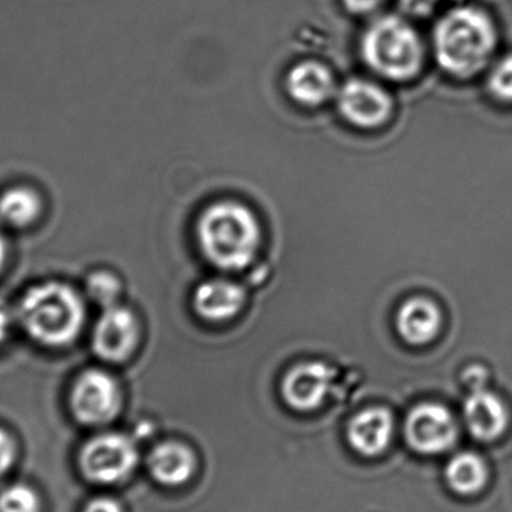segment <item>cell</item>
<instances>
[{
    "mask_svg": "<svg viewBox=\"0 0 512 512\" xmlns=\"http://www.w3.org/2000/svg\"><path fill=\"white\" fill-rule=\"evenodd\" d=\"M498 44L490 15L475 6L448 11L433 30L436 62L448 74L469 78L486 68Z\"/></svg>",
    "mask_w": 512,
    "mask_h": 512,
    "instance_id": "cell-1",
    "label": "cell"
},
{
    "mask_svg": "<svg viewBox=\"0 0 512 512\" xmlns=\"http://www.w3.org/2000/svg\"><path fill=\"white\" fill-rule=\"evenodd\" d=\"M15 319L30 339L48 348L71 345L86 322L80 292L62 282H44L24 292Z\"/></svg>",
    "mask_w": 512,
    "mask_h": 512,
    "instance_id": "cell-2",
    "label": "cell"
},
{
    "mask_svg": "<svg viewBox=\"0 0 512 512\" xmlns=\"http://www.w3.org/2000/svg\"><path fill=\"white\" fill-rule=\"evenodd\" d=\"M198 237L209 261L225 270H240L255 258L258 222L251 210L240 204H215L201 216Z\"/></svg>",
    "mask_w": 512,
    "mask_h": 512,
    "instance_id": "cell-3",
    "label": "cell"
},
{
    "mask_svg": "<svg viewBox=\"0 0 512 512\" xmlns=\"http://www.w3.org/2000/svg\"><path fill=\"white\" fill-rule=\"evenodd\" d=\"M364 62L388 80L405 81L420 72L424 45L417 30L397 15L373 21L361 39Z\"/></svg>",
    "mask_w": 512,
    "mask_h": 512,
    "instance_id": "cell-4",
    "label": "cell"
},
{
    "mask_svg": "<svg viewBox=\"0 0 512 512\" xmlns=\"http://www.w3.org/2000/svg\"><path fill=\"white\" fill-rule=\"evenodd\" d=\"M134 442L119 433L96 436L80 453V468L87 480L116 484L125 480L137 465Z\"/></svg>",
    "mask_w": 512,
    "mask_h": 512,
    "instance_id": "cell-5",
    "label": "cell"
},
{
    "mask_svg": "<svg viewBox=\"0 0 512 512\" xmlns=\"http://www.w3.org/2000/svg\"><path fill=\"white\" fill-rule=\"evenodd\" d=\"M69 403L80 423L101 426L116 417L122 394L113 376L104 370L90 369L75 379Z\"/></svg>",
    "mask_w": 512,
    "mask_h": 512,
    "instance_id": "cell-6",
    "label": "cell"
},
{
    "mask_svg": "<svg viewBox=\"0 0 512 512\" xmlns=\"http://www.w3.org/2000/svg\"><path fill=\"white\" fill-rule=\"evenodd\" d=\"M406 438L418 453H444L456 442V421L444 406L435 403L418 406L406 420Z\"/></svg>",
    "mask_w": 512,
    "mask_h": 512,
    "instance_id": "cell-7",
    "label": "cell"
},
{
    "mask_svg": "<svg viewBox=\"0 0 512 512\" xmlns=\"http://www.w3.org/2000/svg\"><path fill=\"white\" fill-rule=\"evenodd\" d=\"M138 343V324L134 313L125 307H105L93 328V351L102 360L120 363L134 352Z\"/></svg>",
    "mask_w": 512,
    "mask_h": 512,
    "instance_id": "cell-8",
    "label": "cell"
},
{
    "mask_svg": "<svg viewBox=\"0 0 512 512\" xmlns=\"http://www.w3.org/2000/svg\"><path fill=\"white\" fill-rule=\"evenodd\" d=\"M340 113L357 126L373 128L387 120L391 99L384 89L370 81L349 80L339 93Z\"/></svg>",
    "mask_w": 512,
    "mask_h": 512,
    "instance_id": "cell-9",
    "label": "cell"
},
{
    "mask_svg": "<svg viewBox=\"0 0 512 512\" xmlns=\"http://www.w3.org/2000/svg\"><path fill=\"white\" fill-rule=\"evenodd\" d=\"M334 373L327 364H300L283 381V396L292 408L312 411L324 402L330 393Z\"/></svg>",
    "mask_w": 512,
    "mask_h": 512,
    "instance_id": "cell-10",
    "label": "cell"
},
{
    "mask_svg": "<svg viewBox=\"0 0 512 512\" xmlns=\"http://www.w3.org/2000/svg\"><path fill=\"white\" fill-rule=\"evenodd\" d=\"M465 420L475 438L493 441L507 427L508 412L501 399L481 385L471 388L465 402Z\"/></svg>",
    "mask_w": 512,
    "mask_h": 512,
    "instance_id": "cell-11",
    "label": "cell"
},
{
    "mask_svg": "<svg viewBox=\"0 0 512 512\" xmlns=\"http://www.w3.org/2000/svg\"><path fill=\"white\" fill-rule=\"evenodd\" d=\"M286 89L295 101L315 107L333 95V75L322 63L306 60L289 71Z\"/></svg>",
    "mask_w": 512,
    "mask_h": 512,
    "instance_id": "cell-12",
    "label": "cell"
},
{
    "mask_svg": "<svg viewBox=\"0 0 512 512\" xmlns=\"http://www.w3.org/2000/svg\"><path fill=\"white\" fill-rule=\"evenodd\" d=\"M245 304V291L228 280H209L195 292V310L209 321H227Z\"/></svg>",
    "mask_w": 512,
    "mask_h": 512,
    "instance_id": "cell-13",
    "label": "cell"
},
{
    "mask_svg": "<svg viewBox=\"0 0 512 512\" xmlns=\"http://www.w3.org/2000/svg\"><path fill=\"white\" fill-rule=\"evenodd\" d=\"M393 433V418L385 409L361 412L349 426V441L358 453L376 456L387 448Z\"/></svg>",
    "mask_w": 512,
    "mask_h": 512,
    "instance_id": "cell-14",
    "label": "cell"
},
{
    "mask_svg": "<svg viewBox=\"0 0 512 512\" xmlns=\"http://www.w3.org/2000/svg\"><path fill=\"white\" fill-rule=\"evenodd\" d=\"M441 312L435 303L424 298L409 300L397 316V328L403 339L412 345H424L438 334Z\"/></svg>",
    "mask_w": 512,
    "mask_h": 512,
    "instance_id": "cell-15",
    "label": "cell"
},
{
    "mask_svg": "<svg viewBox=\"0 0 512 512\" xmlns=\"http://www.w3.org/2000/svg\"><path fill=\"white\" fill-rule=\"evenodd\" d=\"M150 471L159 483L177 486L194 474L195 459L188 448L179 444L159 445L149 457Z\"/></svg>",
    "mask_w": 512,
    "mask_h": 512,
    "instance_id": "cell-16",
    "label": "cell"
},
{
    "mask_svg": "<svg viewBox=\"0 0 512 512\" xmlns=\"http://www.w3.org/2000/svg\"><path fill=\"white\" fill-rule=\"evenodd\" d=\"M41 213V197L33 189L15 186L0 195V221L9 227H30L38 221Z\"/></svg>",
    "mask_w": 512,
    "mask_h": 512,
    "instance_id": "cell-17",
    "label": "cell"
},
{
    "mask_svg": "<svg viewBox=\"0 0 512 512\" xmlns=\"http://www.w3.org/2000/svg\"><path fill=\"white\" fill-rule=\"evenodd\" d=\"M447 480L451 489L460 495H474L483 489L487 481V468L481 457L462 453L451 460L447 468Z\"/></svg>",
    "mask_w": 512,
    "mask_h": 512,
    "instance_id": "cell-18",
    "label": "cell"
},
{
    "mask_svg": "<svg viewBox=\"0 0 512 512\" xmlns=\"http://www.w3.org/2000/svg\"><path fill=\"white\" fill-rule=\"evenodd\" d=\"M0 512H41V501L26 484H14L0 492Z\"/></svg>",
    "mask_w": 512,
    "mask_h": 512,
    "instance_id": "cell-19",
    "label": "cell"
},
{
    "mask_svg": "<svg viewBox=\"0 0 512 512\" xmlns=\"http://www.w3.org/2000/svg\"><path fill=\"white\" fill-rule=\"evenodd\" d=\"M87 294L95 303L104 306V309L114 306L120 294L119 280L107 271L90 274L87 279Z\"/></svg>",
    "mask_w": 512,
    "mask_h": 512,
    "instance_id": "cell-20",
    "label": "cell"
},
{
    "mask_svg": "<svg viewBox=\"0 0 512 512\" xmlns=\"http://www.w3.org/2000/svg\"><path fill=\"white\" fill-rule=\"evenodd\" d=\"M489 90L502 101H512V54L502 57L490 72Z\"/></svg>",
    "mask_w": 512,
    "mask_h": 512,
    "instance_id": "cell-21",
    "label": "cell"
},
{
    "mask_svg": "<svg viewBox=\"0 0 512 512\" xmlns=\"http://www.w3.org/2000/svg\"><path fill=\"white\" fill-rule=\"evenodd\" d=\"M15 457H17V447L14 439L5 430L0 429V481L11 471Z\"/></svg>",
    "mask_w": 512,
    "mask_h": 512,
    "instance_id": "cell-22",
    "label": "cell"
},
{
    "mask_svg": "<svg viewBox=\"0 0 512 512\" xmlns=\"http://www.w3.org/2000/svg\"><path fill=\"white\" fill-rule=\"evenodd\" d=\"M439 0H400V6L412 17H427L435 11Z\"/></svg>",
    "mask_w": 512,
    "mask_h": 512,
    "instance_id": "cell-23",
    "label": "cell"
},
{
    "mask_svg": "<svg viewBox=\"0 0 512 512\" xmlns=\"http://www.w3.org/2000/svg\"><path fill=\"white\" fill-rule=\"evenodd\" d=\"M14 322H17L15 310L11 309L5 301L0 300V343L8 339Z\"/></svg>",
    "mask_w": 512,
    "mask_h": 512,
    "instance_id": "cell-24",
    "label": "cell"
},
{
    "mask_svg": "<svg viewBox=\"0 0 512 512\" xmlns=\"http://www.w3.org/2000/svg\"><path fill=\"white\" fill-rule=\"evenodd\" d=\"M384 0H342L343 6L352 14H367L378 8Z\"/></svg>",
    "mask_w": 512,
    "mask_h": 512,
    "instance_id": "cell-25",
    "label": "cell"
},
{
    "mask_svg": "<svg viewBox=\"0 0 512 512\" xmlns=\"http://www.w3.org/2000/svg\"><path fill=\"white\" fill-rule=\"evenodd\" d=\"M84 512H123L122 507L110 498L93 499Z\"/></svg>",
    "mask_w": 512,
    "mask_h": 512,
    "instance_id": "cell-26",
    "label": "cell"
},
{
    "mask_svg": "<svg viewBox=\"0 0 512 512\" xmlns=\"http://www.w3.org/2000/svg\"><path fill=\"white\" fill-rule=\"evenodd\" d=\"M487 379V372L480 366L469 367L465 372V381L469 387H481Z\"/></svg>",
    "mask_w": 512,
    "mask_h": 512,
    "instance_id": "cell-27",
    "label": "cell"
},
{
    "mask_svg": "<svg viewBox=\"0 0 512 512\" xmlns=\"http://www.w3.org/2000/svg\"><path fill=\"white\" fill-rule=\"evenodd\" d=\"M6 254H8V246H6L5 237L0 233V273H2L3 267H5Z\"/></svg>",
    "mask_w": 512,
    "mask_h": 512,
    "instance_id": "cell-28",
    "label": "cell"
}]
</instances>
